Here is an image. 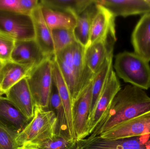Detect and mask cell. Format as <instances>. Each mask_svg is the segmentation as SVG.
<instances>
[{
    "instance_id": "6da1fadb",
    "label": "cell",
    "mask_w": 150,
    "mask_h": 149,
    "mask_svg": "<svg viewBox=\"0 0 150 149\" xmlns=\"http://www.w3.org/2000/svg\"><path fill=\"white\" fill-rule=\"evenodd\" d=\"M150 111V97L146 92L131 85L115 95L107 113L91 135H100L116 125Z\"/></svg>"
},
{
    "instance_id": "7a4b0ae2",
    "label": "cell",
    "mask_w": 150,
    "mask_h": 149,
    "mask_svg": "<svg viewBox=\"0 0 150 149\" xmlns=\"http://www.w3.org/2000/svg\"><path fill=\"white\" fill-rule=\"evenodd\" d=\"M113 67L117 76L124 82L144 90L150 88L149 62L135 52L124 51L118 53Z\"/></svg>"
},
{
    "instance_id": "3957f363",
    "label": "cell",
    "mask_w": 150,
    "mask_h": 149,
    "mask_svg": "<svg viewBox=\"0 0 150 149\" xmlns=\"http://www.w3.org/2000/svg\"><path fill=\"white\" fill-rule=\"evenodd\" d=\"M57 122L54 111L35 107L32 120L16 138L18 146L21 147L46 141L56 134Z\"/></svg>"
},
{
    "instance_id": "277c9868",
    "label": "cell",
    "mask_w": 150,
    "mask_h": 149,
    "mask_svg": "<svg viewBox=\"0 0 150 149\" xmlns=\"http://www.w3.org/2000/svg\"><path fill=\"white\" fill-rule=\"evenodd\" d=\"M52 58H48L31 70L26 77L35 107L47 109L53 84Z\"/></svg>"
},
{
    "instance_id": "5b68a950",
    "label": "cell",
    "mask_w": 150,
    "mask_h": 149,
    "mask_svg": "<svg viewBox=\"0 0 150 149\" xmlns=\"http://www.w3.org/2000/svg\"><path fill=\"white\" fill-rule=\"evenodd\" d=\"M0 32L16 41L34 39L31 16L16 11L0 10Z\"/></svg>"
},
{
    "instance_id": "8992f818",
    "label": "cell",
    "mask_w": 150,
    "mask_h": 149,
    "mask_svg": "<svg viewBox=\"0 0 150 149\" xmlns=\"http://www.w3.org/2000/svg\"><path fill=\"white\" fill-rule=\"evenodd\" d=\"M150 135L117 140L103 139L91 135L77 141L76 149H150Z\"/></svg>"
},
{
    "instance_id": "52a82bcc",
    "label": "cell",
    "mask_w": 150,
    "mask_h": 149,
    "mask_svg": "<svg viewBox=\"0 0 150 149\" xmlns=\"http://www.w3.org/2000/svg\"><path fill=\"white\" fill-rule=\"evenodd\" d=\"M121 89L120 80L113 70L87 121L89 136L107 113L115 95Z\"/></svg>"
},
{
    "instance_id": "ba28073f",
    "label": "cell",
    "mask_w": 150,
    "mask_h": 149,
    "mask_svg": "<svg viewBox=\"0 0 150 149\" xmlns=\"http://www.w3.org/2000/svg\"><path fill=\"white\" fill-rule=\"evenodd\" d=\"M150 135V111L127 121L122 122L100 135L107 140Z\"/></svg>"
},
{
    "instance_id": "9c48e42d",
    "label": "cell",
    "mask_w": 150,
    "mask_h": 149,
    "mask_svg": "<svg viewBox=\"0 0 150 149\" xmlns=\"http://www.w3.org/2000/svg\"><path fill=\"white\" fill-rule=\"evenodd\" d=\"M96 5L97 11L92 22L88 46L98 42L116 41L115 17L105 7L97 3V0Z\"/></svg>"
},
{
    "instance_id": "30bf717a",
    "label": "cell",
    "mask_w": 150,
    "mask_h": 149,
    "mask_svg": "<svg viewBox=\"0 0 150 149\" xmlns=\"http://www.w3.org/2000/svg\"><path fill=\"white\" fill-rule=\"evenodd\" d=\"M92 85V81L73 104V123L77 141L85 139L89 136L87 124L91 114Z\"/></svg>"
},
{
    "instance_id": "8fae6325",
    "label": "cell",
    "mask_w": 150,
    "mask_h": 149,
    "mask_svg": "<svg viewBox=\"0 0 150 149\" xmlns=\"http://www.w3.org/2000/svg\"><path fill=\"white\" fill-rule=\"evenodd\" d=\"M48 58L44 54L34 39L16 41L11 60L34 68Z\"/></svg>"
},
{
    "instance_id": "7c38bea8",
    "label": "cell",
    "mask_w": 150,
    "mask_h": 149,
    "mask_svg": "<svg viewBox=\"0 0 150 149\" xmlns=\"http://www.w3.org/2000/svg\"><path fill=\"white\" fill-rule=\"evenodd\" d=\"M5 94L25 116L30 120H32L35 106L26 78L10 88Z\"/></svg>"
},
{
    "instance_id": "4fadbf2b",
    "label": "cell",
    "mask_w": 150,
    "mask_h": 149,
    "mask_svg": "<svg viewBox=\"0 0 150 149\" xmlns=\"http://www.w3.org/2000/svg\"><path fill=\"white\" fill-rule=\"evenodd\" d=\"M30 121L6 97L0 95V126L18 135Z\"/></svg>"
},
{
    "instance_id": "5bb4252c",
    "label": "cell",
    "mask_w": 150,
    "mask_h": 149,
    "mask_svg": "<svg viewBox=\"0 0 150 149\" xmlns=\"http://www.w3.org/2000/svg\"><path fill=\"white\" fill-rule=\"evenodd\" d=\"M97 3L105 7L115 17L150 13V6L146 0H98Z\"/></svg>"
},
{
    "instance_id": "9a60e30c",
    "label": "cell",
    "mask_w": 150,
    "mask_h": 149,
    "mask_svg": "<svg viewBox=\"0 0 150 149\" xmlns=\"http://www.w3.org/2000/svg\"><path fill=\"white\" fill-rule=\"evenodd\" d=\"M52 60L53 83L56 87L63 106L69 134L72 139L76 140L73 123V103L71 94L58 64L53 58Z\"/></svg>"
},
{
    "instance_id": "2e32d148",
    "label": "cell",
    "mask_w": 150,
    "mask_h": 149,
    "mask_svg": "<svg viewBox=\"0 0 150 149\" xmlns=\"http://www.w3.org/2000/svg\"><path fill=\"white\" fill-rule=\"evenodd\" d=\"M115 40L98 42L86 48L85 59L88 71L95 76L99 71L109 56L113 54Z\"/></svg>"
},
{
    "instance_id": "e0dca14e",
    "label": "cell",
    "mask_w": 150,
    "mask_h": 149,
    "mask_svg": "<svg viewBox=\"0 0 150 149\" xmlns=\"http://www.w3.org/2000/svg\"><path fill=\"white\" fill-rule=\"evenodd\" d=\"M31 16L34 25L35 40L46 57H53L54 50L52 31L45 22L40 3L33 11Z\"/></svg>"
},
{
    "instance_id": "ac0fdd59",
    "label": "cell",
    "mask_w": 150,
    "mask_h": 149,
    "mask_svg": "<svg viewBox=\"0 0 150 149\" xmlns=\"http://www.w3.org/2000/svg\"><path fill=\"white\" fill-rule=\"evenodd\" d=\"M33 67L19 64L11 60L0 64V95L28 76Z\"/></svg>"
},
{
    "instance_id": "d6986e66",
    "label": "cell",
    "mask_w": 150,
    "mask_h": 149,
    "mask_svg": "<svg viewBox=\"0 0 150 149\" xmlns=\"http://www.w3.org/2000/svg\"><path fill=\"white\" fill-rule=\"evenodd\" d=\"M72 47L77 99L83 90L92 81L94 76L86 67L85 59V47L77 42H75Z\"/></svg>"
},
{
    "instance_id": "ffe728a7",
    "label": "cell",
    "mask_w": 150,
    "mask_h": 149,
    "mask_svg": "<svg viewBox=\"0 0 150 149\" xmlns=\"http://www.w3.org/2000/svg\"><path fill=\"white\" fill-rule=\"evenodd\" d=\"M135 52L150 61V13L144 14L135 27L131 36Z\"/></svg>"
},
{
    "instance_id": "44dd1931",
    "label": "cell",
    "mask_w": 150,
    "mask_h": 149,
    "mask_svg": "<svg viewBox=\"0 0 150 149\" xmlns=\"http://www.w3.org/2000/svg\"><path fill=\"white\" fill-rule=\"evenodd\" d=\"M72 45L54 55L53 59L58 64L69 89L73 103L76 100V78L73 60Z\"/></svg>"
},
{
    "instance_id": "7402d4cb",
    "label": "cell",
    "mask_w": 150,
    "mask_h": 149,
    "mask_svg": "<svg viewBox=\"0 0 150 149\" xmlns=\"http://www.w3.org/2000/svg\"><path fill=\"white\" fill-rule=\"evenodd\" d=\"M40 5L45 22L51 31L58 29L74 30L77 21L74 15Z\"/></svg>"
},
{
    "instance_id": "603a6c76",
    "label": "cell",
    "mask_w": 150,
    "mask_h": 149,
    "mask_svg": "<svg viewBox=\"0 0 150 149\" xmlns=\"http://www.w3.org/2000/svg\"><path fill=\"white\" fill-rule=\"evenodd\" d=\"M97 11L96 2L77 17L76 24L74 31L76 42L86 48L89 45L91 26Z\"/></svg>"
},
{
    "instance_id": "cb8c5ba5",
    "label": "cell",
    "mask_w": 150,
    "mask_h": 149,
    "mask_svg": "<svg viewBox=\"0 0 150 149\" xmlns=\"http://www.w3.org/2000/svg\"><path fill=\"white\" fill-rule=\"evenodd\" d=\"M95 2L96 0H41L40 4L52 9L71 13L77 17Z\"/></svg>"
},
{
    "instance_id": "d4e9b609",
    "label": "cell",
    "mask_w": 150,
    "mask_h": 149,
    "mask_svg": "<svg viewBox=\"0 0 150 149\" xmlns=\"http://www.w3.org/2000/svg\"><path fill=\"white\" fill-rule=\"evenodd\" d=\"M113 54L108 57L103 67L96 73L93 80L91 114L95 107L100 95L106 85L111 72L113 70Z\"/></svg>"
},
{
    "instance_id": "484cf974",
    "label": "cell",
    "mask_w": 150,
    "mask_h": 149,
    "mask_svg": "<svg viewBox=\"0 0 150 149\" xmlns=\"http://www.w3.org/2000/svg\"><path fill=\"white\" fill-rule=\"evenodd\" d=\"M76 140L72 139L68 134L57 132L52 138L45 142L23 146L37 149H76Z\"/></svg>"
},
{
    "instance_id": "4316f807",
    "label": "cell",
    "mask_w": 150,
    "mask_h": 149,
    "mask_svg": "<svg viewBox=\"0 0 150 149\" xmlns=\"http://www.w3.org/2000/svg\"><path fill=\"white\" fill-rule=\"evenodd\" d=\"M52 34L54 47V55L73 45L75 42H76L74 29H54L52 31Z\"/></svg>"
},
{
    "instance_id": "83f0119b",
    "label": "cell",
    "mask_w": 150,
    "mask_h": 149,
    "mask_svg": "<svg viewBox=\"0 0 150 149\" xmlns=\"http://www.w3.org/2000/svg\"><path fill=\"white\" fill-rule=\"evenodd\" d=\"M16 40L0 32V63L11 60Z\"/></svg>"
},
{
    "instance_id": "f1b7e54d",
    "label": "cell",
    "mask_w": 150,
    "mask_h": 149,
    "mask_svg": "<svg viewBox=\"0 0 150 149\" xmlns=\"http://www.w3.org/2000/svg\"><path fill=\"white\" fill-rule=\"evenodd\" d=\"M18 135L0 126V149H18L16 142Z\"/></svg>"
},
{
    "instance_id": "f546056e",
    "label": "cell",
    "mask_w": 150,
    "mask_h": 149,
    "mask_svg": "<svg viewBox=\"0 0 150 149\" xmlns=\"http://www.w3.org/2000/svg\"><path fill=\"white\" fill-rule=\"evenodd\" d=\"M0 10L20 12L19 0H0Z\"/></svg>"
},
{
    "instance_id": "4dcf8cb0",
    "label": "cell",
    "mask_w": 150,
    "mask_h": 149,
    "mask_svg": "<svg viewBox=\"0 0 150 149\" xmlns=\"http://www.w3.org/2000/svg\"><path fill=\"white\" fill-rule=\"evenodd\" d=\"M18 149H37L32 147H27V146H23V147H19Z\"/></svg>"
},
{
    "instance_id": "1f68e13d",
    "label": "cell",
    "mask_w": 150,
    "mask_h": 149,
    "mask_svg": "<svg viewBox=\"0 0 150 149\" xmlns=\"http://www.w3.org/2000/svg\"><path fill=\"white\" fill-rule=\"evenodd\" d=\"M146 1H147L148 2V3L149 4L150 6V0H146Z\"/></svg>"
},
{
    "instance_id": "d6a6232c",
    "label": "cell",
    "mask_w": 150,
    "mask_h": 149,
    "mask_svg": "<svg viewBox=\"0 0 150 149\" xmlns=\"http://www.w3.org/2000/svg\"><path fill=\"white\" fill-rule=\"evenodd\" d=\"M0 64H1V63H0Z\"/></svg>"
}]
</instances>
